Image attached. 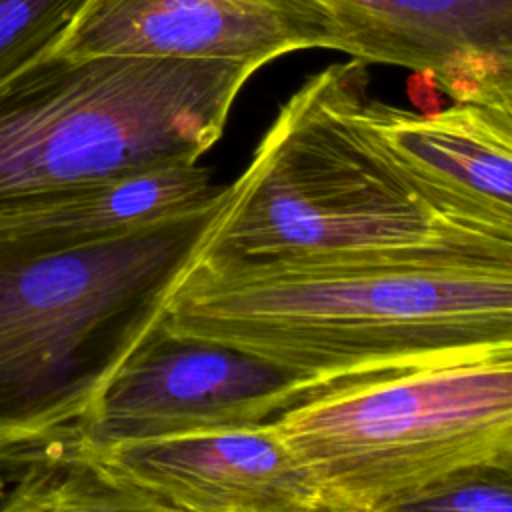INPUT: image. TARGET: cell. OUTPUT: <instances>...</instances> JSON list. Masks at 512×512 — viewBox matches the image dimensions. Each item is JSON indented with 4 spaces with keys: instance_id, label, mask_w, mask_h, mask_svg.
Listing matches in <instances>:
<instances>
[{
    "instance_id": "6da1fadb",
    "label": "cell",
    "mask_w": 512,
    "mask_h": 512,
    "mask_svg": "<svg viewBox=\"0 0 512 512\" xmlns=\"http://www.w3.org/2000/svg\"><path fill=\"white\" fill-rule=\"evenodd\" d=\"M362 64L322 68L278 108L190 262L512 268V234L438 204L356 126Z\"/></svg>"
},
{
    "instance_id": "7a4b0ae2",
    "label": "cell",
    "mask_w": 512,
    "mask_h": 512,
    "mask_svg": "<svg viewBox=\"0 0 512 512\" xmlns=\"http://www.w3.org/2000/svg\"><path fill=\"white\" fill-rule=\"evenodd\" d=\"M160 322L330 388L512 352V268L188 262Z\"/></svg>"
},
{
    "instance_id": "3957f363",
    "label": "cell",
    "mask_w": 512,
    "mask_h": 512,
    "mask_svg": "<svg viewBox=\"0 0 512 512\" xmlns=\"http://www.w3.org/2000/svg\"><path fill=\"white\" fill-rule=\"evenodd\" d=\"M220 194L96 242L0 238V438L84 416L160 318Z\"/></svg>"
},
{
    "instance_id": "277c9868",
    "label": "cell",
    "mask_w": 512,
    "mask_h": 512,
    "mask_svg": "<svg viewBox=\"0 0 512 512\" xmlns=\"http://www.w3.org/2000/svg\"><path fill=\"white\" fill-rule=\"evenodd\" d=\"M252 60L46 54L0 84V202L198 162Z\"/></svg>"
},
{
    "instance_id": "5b68a950",
    "label": "cell",
    "mask_w": 512,
    "mask_h": 512,
    "mask_svg": "<svg viewBox=\"0 0 512 512\" xmlns=\"http://www.w3.org/2000/svg\"><path fill=\"white\" fill-rule=\"evenodd\" d=\"M272 422L316 512H402L452 472L512 450V352L336 384Z\"/></svg>"
},
{
    "instance_id": "8992f818",
    "label": "cell",
    "mask_w": 512,
    "mask_h": 512,
    "mask_svg": "<svg viewBox=\"0 0 512 512\" xmlns=\"http://www.w3.org/2000/svg\"><path fill=\"white\" fill-rule=\"evenodd\" d=\"M326 388L254 352L172 332L158 318L78 424L90 446L106 448L274 420Z\"/></svg>"
},
{
    "instance_id": "52a82bcc",
    "label": "cell",
    "mask_w": 512,
    "mask_h": 512,
    "mask_svg": "<svg viewBox=\"0 0 512 512\" xmlns=\"http://www.w3.org/2000/svg\"><path fill=\"white\" fill-rule=\"evenodd\" d=\"M316 0H88L54 54L252 60L338 50Z\"/></svg>"
},
{
    "instance_id": "ba28073f",
    "label": "cell",
    "mask_w": 512,
    "mask_h": 512,
    "mask_svg": "<svg viewBox=\"0 0 512 512\" xmlns=\"http://www.w3.org/2000/svg\"><path fill=\"white\" fill-rule=\"evenodd\" d=\"M96 450L152 510L316 512L314 486L272 420Z\"/></svg>"
},
{
    "instance_id": "9c48e42d",
    "label": "cell",
    "mask_w": 512,
    "mask_h": 512,
    "mask_svg": "<svg viewBox=\"0 0 512 512\" xmlns=\"http://www.w3.org/2000/svg\"><path fill=\"white\" fill-rule=\"evenodd\" d=\"M366 66L348 92L362 134L438 204L512 234V96L412 112L372 98Z\"/></svg>"
},
{
    "instance_id": "30bf717a",
    "label": "cell",
    "mask_w": 512,
    "mask_h": 512,
    "mask_svg": "<svg viewBox=\"0 0 512 512\" xmlns=\"http://www.w3.org/2000/svg\"><path fill=\"white\" fill-rule=\"evenodd\" d=\"M344 52L430 74L452 100L512 96V0H316Z\"/></svg>"
},
{
    "instance_id": "8fae6325",
    "label": "cell",
    "mask_w": 512,
    "mask_h": 512,
    "mask_svg": "<svg viewBox=\"0 0 512 512\" xmlns=\"http://www.w3.org/2000/svg\"><path fill=\"white\" fill-rule=\"evenodd\" d=\"M198 162H178L120 178L0 202V238L86 244L126 234L210 202L218 194Z\"/></svg>"
},
{
    "instance_id": "7c38bea8",
    "label": "cell",
    "mask_w": 512,
    "mask_h": 512,
    "mask_svg": "<svg viewBox=\"0 0 512 512\" xmlns=\"http://www.w3.org/2000/svg\"><path fill=\"white\" fill-rule=\"evenodd\" d=\"M88 0H0V84L54 52Z\"/></svg>"
},
{
    "instance_id": "4fadbf2b",
    "label": "cell",
    "mask_w": 512,
    "mask_h": 512,
    "mask_svg": "<svg viewBox=\"0 0 512 512\" xmlns=\"http://www.w3.org/2000/svg\"><path fill=\"white\" fill-rule=\"evenodd\" d=\"M408 510L512 512V450L452 472L406 502Z\"/></svg>"
},
{
    "instance_id": "5bb4252c",
    "label": "cell",
    "mask_w": 512,
    "mask_h": 512,
    "mask_svg": "<svg viewBox=\"0 0 512 512\" xmlns=\"http://www.w3.org/2000/svg\"><path fill=\"white\" fill-rule=\"evenodd\" d=\"M62 428L0 438V512H26L42 464Z\"/></svg>"
},
{
    "instance_id": "9a60e30c",
    "label": "cell",
    "mask_w": 512,
    "mask_h": 512,
    "mask_svg": "<svg viewBox=\"0 0 512 512\" xmlns=\"http://www.w3.org/2000/svg\"><path fill=\"white\" fill-rule=\"evenodd\" d=\"M410 96L414 100V104H418L422 108V112H434L440 108V88L436 84V80L426 74V72H414L410 82Z\"/></svg>"
}]
</instances>
